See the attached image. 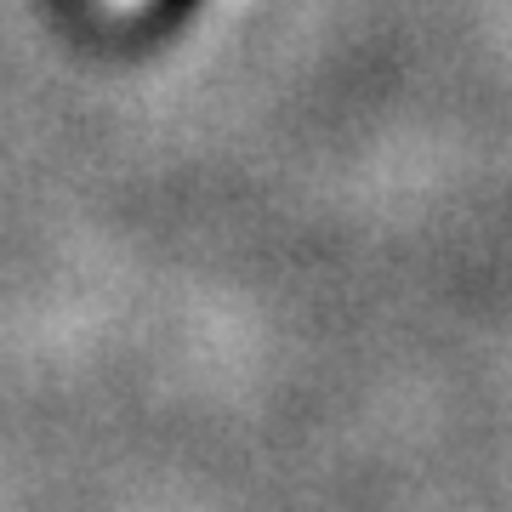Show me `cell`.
Segmentation results:
<instances>
[{"label":"cell","mask_w":512,"mask_h":512,"mask_svg":"<svg viewBox=\"0 0 512 512\" xmlns=\"http://www.w3.org/2000/svg\"><path fill=\"white\" fill-rule=\"evenodd\" d=\"M154 6V18H183V12H194L200 0H148Z\"/></svg>","instance_id":"obj_1"}]
</instances>
